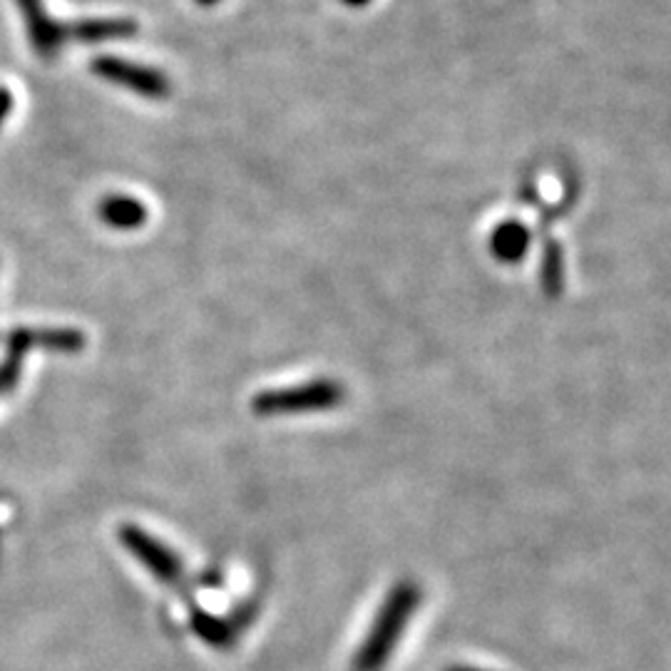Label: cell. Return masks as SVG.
I'll use <instances>...</instances> for the list:
<instances>
[{"label": "cell", "instance_id": "obj_1", "mask_svg": "<svg viewBox=\"0 0 671 671\" xmlns=\"http://www.w3.org/2000/svg\"><path fill=\"white\" fill-rule=\"evenodd\" d=\"M421 600L423 592L415 582L401 580L393 584L376 614L371 629L351 659V671H383L389 667L405 629L421 607Z\"/></svg>", "mask_w": 671, "mask_h": 671}, {"label": "cell", "instance_id": "obj_2", "mask_svg": "<svg viewBox=\"0 0 671 671\" xmlns=\"http://www.w3.org/2000/svg\"><path fill=\"white\" fill-rule=\"evenodd\" d=\"M346 401V385L334 378L287 385V389L261 391L251 399V413L259 418H281V415H306L334 411Z\"/></svg>", "mask_w": 671, "mask_h": 671}, {"label": "cell", "instance_id": "obj_3", "mask_svg": "<svg viewBox=\"0 0 671 671\" xmlns=\"http://www.w3.org/2000/svg\"><path fill=\"white\" fill-rule=\"evenodd\" d=\"M90 68L98 78L120 85V88L135 92L139 98L167 100L169 94H172V82H169L167 75L157 68H149V65L112 58V55H100V58L90 63Z\"/></svg>", "mask_w": 671, "mask_h": 671}, {"label": "cell", "instance_id": "obj_4", "mask_svg": "<svg viewBox=\"0 0 671 671\" xmlns=\"http://www.w3.org/2000/svg\"><path fill=\"white\" fill-rule=\"evenodd\" d=\"M120 543L159 582L175 584V582L182 580L184 564H182V560H179V555L169 550L165 543H159L157 537L147 535L145 530H142V527L122 525L120 527Z\"/></svg>", "mask_w": 671, "mask_h": 671}, {"label": "cell", "instance_id": "obj_5", "mask_svg": "<svg viewBox=\"0 0 671 671\" xmlns=\"http://www.w3.org/2000/svg\"><path fill=\"white\" fill-rule=\"evenodd\" d=\"M15 3L23 13V21L27 27V35H31L33 51L41 55V58H55L60 51V45L65 41H70L68 25L53 21V18L47 15V11L43 8V0H15Z\"/></svg>", "mask_w": 671, "mask_h": 671}, {"label": "cell", "instance_id": "obj_6", "mask_svg": "<svg viewBox=\"0 0 671 671\" xmlns=\"http://www.w3.org/2000/svg\"><path fill=\"white\" fill-rule=\"evenodd\" d=\"M488 244H490V254H493L497 261L517 264V261L525 259L527 249H530L533 232L525 222L507 220V222H500L495 226L493 234H490Z\"/></svg>", "mask_w": 671, "mask_h": 671}, {"label": "cell", "instance_id": "obj_7", "mask_svg": "<svg viewBox=\"0 0 671 671\" xmlns=\"http://www.w3.org/2000/svg\"><path fill=\"white\" fill-rule=\"evenodd\" d=\"M11 338L21 344L25 351L45 348V351L55 354H78L85 346L82 334L75 328H21Z\"/></svg>", "mask_w": 671, "mask_h": 671}, {"label": "cell", "instance_id": "obj_8", "mask_svg": "<svg viewBox=\"0 0 671 671\" xmlns=\"http://www.w3.org/2000/svg\"><path fill=\"white\" fill-rule=\"evenodd\" d=\"M70 41L100 43L120 41V37L137 35V23L130 18H85V21L68 25Z\"/></svg>", "mask_w": 671, "mask_h": 671}, {"label": "cell", "instance_id": "obj_9", "mask_svg": "<svg viewBox=\"0 0 671 671\" xmlns=\"http://www.w3.org/2000/svg\"><path fill=\"white\" fill-rule=\"evenodd\" d=\"M100 216H102V222L115 226V230L130 232L147 222V206L139 200H135V197L112 194L100 204Z\"/></svg>", "mask_w": 671, "mask_h": 671}, {"label": "cell", "instance_id": "obj_10", "mask_svg": "<svg viewBox=\"0 0 671 671\" xmlns=\"http://www.w3.org/2000/svg\"><path fill=\"white\" fill-rule=\"evenodd\" d=\"M189 625H192L194 635L212 649H232L236 641V629L232 622L214 617V614L204 610H194L192 617H189Z\"/></svg>", "mask_w": 671, "mask_h": 671}, {"label": "cell", "instance_id": "obj_11", "mask_svg": "<svg viewBox=\"0 0 671 671\" xmlns=\"http://www.w3.org/2000/svg\"><path fill=\"white\" fill-rule=\"evenodd\" d=\"M540 281H543V291H545L547 299H557L562 294V289H564V257H562L560 242H557V239L545 242Z\"/></svg>", "mask_w": 671, "mask_h": 671}, {"label": "cell", "instance_id": "obj_12", "mask_svg": "<svg viewBox=\"0 0 671 671\" xmlns=\"http://www.w3.org/2000/svg\"><path fill=\"white\" fill-rule=\"evenodd\" d=\"M11 112H13V92L8 88H0V127H3V122Z\"/></svg>", "mask_w": 671, "mask_h": 671}, {"label": "cell", "instance_id": "obj_13", "mask_svg": "<svg viewBox=\"0 0 671 671\" xmlns=\"http://www.w3.org/2000/svg\"><path fill=\"white\" fill-rule=\"evenodd\" d=\"M342 3L348 8H366L371 0H342Z\"/></svg>", "mask_w": 671, "mask_h": 671}, {"label": "cell", "instance_id": "obj_14", "mask_svg": "<svg viewBox=\"0 0 671 671\" xmlns=\"http://www.w3.org/2000/svg\"><path fill=\"white\" fill-rule=\"evenodd\" d=\"M446 671H488V669H476V667H466V664H456V667H448Z\"/></svg>", "mask_w": 671, "mask_h": 671}, {"label": "cell", "instance_id": "obj_15", "mask_svg": "<svg viewBox=\"0 0 671 671\" xmlns=\"http://www.w3.org/2000/svg\"><path fill=\"white\" fill-rule=\"evenodd\" d=\"M197 5H202V8H210V5H216L220 3V0H194Z\"/></svg>", "mask_w": 671, "mask_h": 671}]
</instances>
